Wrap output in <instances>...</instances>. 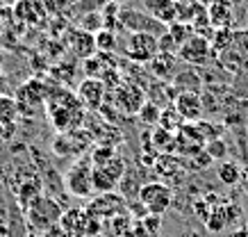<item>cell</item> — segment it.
<instances>
[{"label":"cell","instance_id":"5bb4252c","mask_svg":"<svg viewBox=\"0 0 248 237\" xmlns=\"http://www.w3.org/2000/svg\"><path fill=\"white\" fill-rule=\"evenodd\" d=\"M91 132L87 130H71L64 132L53 142V151H57L60 155H71V153H82L84 148L91 144Z\"/></svg>","mask_w":248,"mask_h":237},{"label":"cell","instance_id":"d590c367","mask_svg":"<svg viewBox=\"0 0 248 237\" xmlns=\"http://www.w3.org/2000/svg\"><path fill=\"white\" fill-rule=\"evenodd\" d=\"M230 44H232V30H230V28L214 30V48H217V50H226Z\"/></svg>","mask_w":248,"mask_h":237},{"label":"cell","instance_id":"7c38bea8","mask_svg":"<svg viewBox=\"0 0 248 237\" xmlns=\"http://www.w3.org/2000/svg\"><path fill=\"white\" fill-rule=\"evenodd\" d=\"M173 110L182 116L185 123H198L201 116H203V100L196 92H189V89H182L175 100H173Z\"/></svg>","mask_w":248,"mask_h":237},{"label":"cell","instance_id":"3957f363","mask_svg":"<svg viewBox=\"0 0 248 237\" xmlns=\"http://www.w3.org/2000/svg\"><path fill=\"white\" fill-rule=\"evenodd\" d=\"M137 201L141 203L143 212L162 217L171 207V201H173L171 187L164 183H143L139 187V191H137Z\"/></svg>","mask_w":248,"mask_h":237},{"label":"cell","instance_id":"d4e9b609","mask_svg":"<svg viewBox=\"0 0 248 237\" xmlns=\"http://www.w3.org/2000/svg\"><path fill=\"white\" fill-rule=\"evenodd\" d=\"M18 116H21V112H18L14 96L0 94V123H16Z\"/></svg>","mask_w":248,"mask_h":237},{"label":"cell","instance_id":"60d3db41","mask_svg":"<svg viewBox=\"0 0 248 237\" xmlns=\"http://www.w3.org/2000/svg\"><path fill=\"white\" fill-rule=\"evenodd\" d=\"M121 237H135V235H132V230H128V233H125V235H121Z\"/></svg>","mask_w":248,"mask_h":237},{"label":"cell","instance_id":"8992f818","mask_svg":"<svg viewBox=\"0 0 248 237\" xmlns=\"http://www.w3.org/2000/svg\"><path fill=\"white\" fill-rule=\"evenodd\" d=\"M114 110L123 114H139V110L146 105V89L139 87L135 80H123L112 94Z\"/></svg>","mask_w":248,"mask_h":237},{"label":"cell","instance_id":"d6986e66","mask_svg":"<svg viewBox=\"0 0 248 237\" xmlns=\"http://www.w3.org/2000/svg\"><path fill=\"white\" fill-rule=\"evenodd\" d=\"M87 219H89V214L84 212V207H71V210H64V212H62L60 226L66 230L71 237H84Z\"/></svg>","mask_w":248,"mask_h":237},{"label":"cell","instance_id":"ac0fdd59","mask_svg":"<svg viewBox=\"0 0 248 237\" xmlns=\"http://www.w3.org/2000/svg\"><path fill=\"white\" fill-rule=\"evenodd\" d=\"M207 21L214 30L230 28L232 23V2L230 0H210L207 5Z\"/></svg>","mask_w":248,"mask_h":237},{"label":"cell","instance_id":"d6a6232c","mask_svg":"<svg viewBox=\"0 0 248 237\" xmlns=\"http://www.w3.org/2000/svg\"><path fill=\"white\" fill-rule=\"evenodd\" d=\"M226 226H228V221H226V214H223V205L217 207V210L210 214V219L205 221V228L210 230V233H221Z\"/></svg>","mask_w":248,"mask_h":237},{"label":"cell","instance_id":"ab89813d","mask_svg":"<svg viewBox=\"0 0 248 237\" xmlns=\"http://www.w3.org/2000/svg\"><path fill=\"white\" fill-rule=\"evenodd\" d=\"M232 237H248V226H241V228H237L232 233Z\"/></svg>","mask_w":248,"mask_h":237},{"label":"cell","instance_id":"5b68a950","mask_svg":"<svg viewBox=\"0 0 248 237\" xmlns=\"http://www.w3.org/2000/svg\"><path fill=\"white\" fill-rule=\"evenodd\" d=\"M50 84H46L44 80H37V78H30L28 82H23L18 89H16V105H18V112L21 114H34V110L41 105H46V98L50 94Z\"/></svg>","mask_w":248,"mask_h":237},{"label":"cell","instance_id":"7402d4cb","mask_svg":"<svg viewBox=\"0 0 248 237\" xmlns=\"http://www.w3.org/2000/svg\"><path fill=\"white\" fill-rule=\"evenodd\" d=\"M151 146L157 153L175 155V135L162 130V128H155V130H153V137H151Z\"/></svg>","mask_w":248,"mask_h":237},{"label":"cell","instance_id":"603a6c76","mask_svg":"<svg viewBox=\"0 0 248 237\" xmlns=\"http://www.w3.org/2000/svg\"><path fill=\"white\" fill-rule=\"evenodd\" d=\"M151 71L153 76L157 78H171L173 69H175V55H166V53H157L151 62Z\"/></svg>","mask_w":248,"mask_h":237},{"label":"cell","instance_id":"f6af8a7d","mask_svg":"<svg viewBox=\"0 0 248 237\" xmlns=\"http://www.w3.org/2000/svg\"><path fill=\"white\" fill-rule=\"evenodd\" d=\"M39 237H41V235H39Z\"/></svg>","mask_w":248,"mask_h":237},{"label":"cell","instance_id":"1f68e13d","mask_svg":"<svg viewBox=\"0 0 248 237\" xmlns=\"http://www.w3.org/2000/svg\"><path fill=\"white\" fill-rule=\"evenodd\" d=\"M159 114H162V107H157L155 103H151V100H146V105L139 110V119H141L146 126H157Z\"/></svg>","mask_w":248,"mask_h":237},{"label":"cell","instance_id":"484cf974","mask_svg":"<svg viewBox=\"0 0 248 237\" xmlns=\"http://www.w3.org/2000/svg\"><path fill=\"white\" fill-rule=\"evenodd\" d=\"M218 180L223 185H239V176H241V167L232 160H223L218 164Z\"/></svg>","mask_w":248,"mask_h":237},{"label":"cell","instance_id":"ee69618b","mask_svg":"<svg viewBox=\"0 0 248 237\" xmlns=\"http://www.w3.org/2000/svg\"><path fill=\"white\" fill-rule=\"evenodd\" d=\"M230 2H234V0H230Z\"/></svg>","mask_w":248,"mask_h":237},{"label":"cell","instance_id":"9a60e30c","mask_svg":"<svg viewBox=\"0 0 248 237\" xmlns=\"http://www.w3.org/2000/svg\"><path fill=\"white\" fill-rule=\"evenodd\" d=\"M14 18L21 21V23H28V25H39L46 21V2L44 0H16L14 5Z\"/></svg>","mask_w":248,"mask_h":237},{"label":"cell","instance_id":"4316f807","mask_svg":"<svg viewBox=\"0 0 248 237\" xmlns=\"http://www.w3.org/2000/svg\"><path fill=\"white\" fill-rule=\"evenodd\" d=\"M93 41H96V53H114L116 46H119L116 32H109V30L96 32V34H93Z\"/></svg>","mask_w":248,"mask_h":237},{"label":"cell","instance_id":"e0dca14e","mask_svg":"<svg viewBox=\"0 0 248 237\" xmlns=\"http://www.w3.org/2000/svg\"><path fill=\"white\" fill-rule=\"evenodd\" d=\"M143 9L166 28L178 21V0H143Z\"/></svg>","mask_w":248,"mask_h":237},{"label":"cell","instance_id":"ffe728a7","mask_svg":"<svg viewBox=\"0 0 248 237\" xmlns=\"http://www.w3.org/2000/svg\"><path fill=\"white\" fill-rule=\"evenodd\" d=\"M132 235L135 237H159L162 233V217L155 214H143L141 219L132 221Z\"/></svg>","mask_w":248,"mask_h":237},{"label":"cell","instance_id":"44dd1931","mask_svg":"<svg viewBox=\"0 0 248 237\" xmlns=\"http://www.w3.org/2000/svg\"><path fill=\"white\" fill-rule=\"evenodd\" d=\"M180 169H182V160L178 158V155H164V153H159L157 160H155V164H153V171H155L157 176H162V178L175 176Z\"/></svg>","mask_w":248,"mask_h":237},{"label":"cell","instance_id":"2e32d148","mask_svg":"<svg viewBox=\"0 0 248 237\" xmlns=\"http://www.w3.org/2000/svg\"><path fill=\"white\" fill-rule=\"evenodd\" d=\"M66 46H68V50L76 55V57H80V60H89V57L96 55V41H93V34L80 30V28L68 30Z\"/></svg>","mask_w":248,"mask_h":237},{"label":"cell","instance_id":"cb8c5ba5","mask_svg":"<svg viewBox=\"0 0 248 237\" xmlns=\"http://www.w3.org/2000/svg\"><path fill=\"white\" fill-rule=\"evenodd\" d=\"M182 126H185V121H182V116L173 110V105L162 107V114H159L157 128H162V130H166V132H171V135H178Z\"/></svg>","mask_w":248,"mask_h":237},{"label":"cell","instance_id":"f35d334b","mask_svg":"<svg viewBox=\"0 0 248 237\" xmlns=\"http://www.w3.org/2000/svg\"><path fill=\"white\" fill-rule=\"evenodd\" d=\"M239 185H241V190L248 191V164L244 169H241V176H239Z\"/></svg>","mask_w":248,"mask_h":237},{"label":"cell","instance_id":"277c9868","mask_svg":"<svg viewBox=\"0 0 248 237\" xmlns=\"http://www.w3.org/2000/svg\"><path fill=\"white\" fill-rule=\"evenodd\" d=\"M84 212L98 219V221H107V219H114L119 214H128L130 205L123 194H116V191H107V194H98L89 201V205L84 207Z\"/></svg>","mask_w":248,"mask_h":237},{"label":"cell","instance_id":"6da1fadb","mask_svg":"<svg viewBox=\"0 0 248 237\" xmlns=\"http://www.w3.org/2000/svg\"><path fill=\"white\" fill-rule=\"evenodd\" d=\"M46 112L50 116V123L55 126V130H60V135L80 130V126L84 121V107L80 105L76 94L68 92V89H62V87L50 89L48 98H46Z\"/></svg>","mask_w":248,"mask_h":237},{"label":"cell","instance_id":"8d00e7d4","mask_svg":"<svg viewBox=\"0 0 248 237\" xmlns=\"http://www.w3.org/2000/svg\"><path fill=\"white\" fill-rule=\"evenodd\" d=\"M18 130L16 123H0V142H12Z\"/></svg>","mask_w":248,"mask_h":237},{"label":"cell","instance_id":"7a4b0ae2","mask_svg":"<svg viewBox=\"0 0 248 237\" xmlns=\"http://www.w3.org/2000/svg\"><path fill=\"white\" fill-rule=\"evenodd\" d=\"M62 205L57 201L48 199V196H41L39 194L34 201L28 203L25 207V217H28V223H30L32 230L37 233H46L48 228H53L55 223H60V217H62Z\"/></svg>","mask_w":248,"mask_h":237},{"label":"cell","instance_id":"8fae6325","mask_svg":"<svg viewBox=\"0 0 248 237\" xmlns=\"http://www.w3.org/2000/svg\"><path fill=\"white\" fill-rule=\"evenodd\" d=\"M105 96H107L105 84L100 82V80H93V78L82 80L80 87H78V94H76V98L80 100V105H82L84 110H91V112H98L100 107L105 105Z\"/></svg>","mask_w":248,"mask_h":237},{"label":"cell","instance_id":"52a82bcc","mask_svg":"<svg viewBox=\"0 0 248 237\" xmlns=\"http://www.w3.org/2000/svg\"><path fill=\"white\" fill-rule=\"evenodd\" d=\"M123 176H125V160L116 155L112 162L91 169V187L96 194H107V191H114Z\"/></svg>","mask_w":248,"mask_h":237},{"label":"cell","instance_id":"ba28073f","mask_svg":"<svg viewBox=\"0 0 248 237\" xmlns=\"http://www.w3.org/2000/svg\"><path fill=\"white\" fill-rule=\"evenodd\" d=\"M121 28L130 30V34H153V37H162L166 32V25L155 21L153 16H148L146 12L139 9H121L119 14Z\"/></svg>","mask_w":248,"mask_h":237},{"label":"cell","instance_id":"f546056e","mask_svg":"<svg viewBox=\"0 0 248 237\" xmlns=\"http://www.w3.org/2000/svg\"><path fill=\"white\" fill-rule=\"evenodd\" d=\"M166 32H169V34H171V39L178 44V50H180V46L187 41L189 37H194V34H196V32L191 30L187 23H178V21L169 25V28H166Z\"/></svg>","mask_w":248,"mask_h":237},{"label":"cell","instance_id":"74e56055","mask_svg":"<svg viewBox=\"0 0 248 237\" xmlns=\"http://www.w3.org/2000/svg\"><path fill=\"white\" fill-rule=\"evenodd\" d=\"M41 237H71V235H68L66 230L62 228L60 223H55L53 228H48V230H46V233H44V235H41Z\"/></svg>","mask_w":248,"mask_h":237},{"label":"cell","instance_id":"7bdbcfd3","mask_svg":"<svg viewBox=\"0 0 248 237\" xmlns=\"http://www.w3.org/2000/svg\"><path fill=\"white\" fill-rule=\"evenodd\" d=\"M30 237H39V235H30Z\"/></svg>","mask_w":248,"mask_h":237},{"label":"cell","instance_id":"b9f144b4","mask_svg":"<svg viewBox=\"0 0 248 237\" xmlns=\"http://www.w3.org/2000/svg\"><path fill=\"white\" fill-rule=\"evenodd\" d=\"M2 7H5V0H0V12H2Z\"/></svg>","mask_w":248,"mask_h":237},{"label":"cell","instance_id":"4fadbf2b","mask_svg":"<svg viewBox=\"0 0 248 237\" xmlns=\"http://www.w3.org/2000/svg\"><path fill=\"white\" fill-rule=\"evenodd\" d=\"M210 50H212L210 39L201 37V34H194V37H189L180 46L178 57L182 62H189V64H205V62L210 60Z\"/></svg>","mask_w":248,"mask_h":237},{"label":"cell","instance_id":"4dcf8cb0","mask_svg":"<svg viewBox=\"0 0 248 237\" xmlns=\"http://www.w3.org/2000/svg\"><path fill=\"white\" fill-rule=\"evenodd\" d=\"M212 164H214V160H212L210 155L205 153V148H203V151H201V153H196V155H191V158H185V160H182V167L191 169V171H201V169H210Z\"/></svg>","mask_w":248,"mask_h":237},{"label":"cell","instance_id":"f1b7e54d","mask_svg":"<svg viewBox=\"0 0 248 237\" xmlns=\"http://www.w3.org/2000/svg\"><path fill=\"white\" fill-rule=\"evenodd\" d=\"M196 126V132L201 135V139H203L205 144H210V142H214V139H221V132H223V126H217V123H210V121H201L194 123Z\"/></svg>","mask_w":248,"mask_h":237},{"label":"cell","instance_id":"9c48e42d","mask_svg":"<svg viewBox=\"0 0 248 237\" xmlns=\"http://www.w3.org/2000/svg\"><path fill=\"white\" fill-rule=\"evenodd\" d=\"M91 169H93V164H91L89 158H80L66 171V190L78 199H91V194H93Z\"/></svg>","mask_w":248,"mask_h":237},{"label":"cell","instance_id":"836d02e7","mask_svg":"<svg viewBox=\"0 0 248 237\" xmlns=\"http://www.w3.org/2000/svg\"><path fill=\"white\" fill-rule=\"evenodd\" d=\"M80 30L91 32V34H96V32L103 30V16H100V12H91V14H84Z\"/></svg>","mask_w":248,"mask_h":237},{"label":"cell","instance_id":"30bf717a","mask_svg":"<svg viewBox=\"0 0 248 237\" xmlns=\"http://www.w3.org/2000/svg\"><path fill=\"white\" fill-rule=\"evenodd\" d=\"M159 53L157 37L153 34H130L125 41V57L135 64H146Z\"/></svg>","mask_w":248,"mask_h":237},{"label":"cell","instance_id":"e575fe53","mask_svg":"<svg viewBox=\"0 0 248 237\" xmlns=\"http://www.w3.org/2000/svg\"><path fill=\"white\" fill-rule=\"evenodd\" d=\"M205 153L210 155L212 160L217 162V160H226V155H228V146L223 139H214V142H210V144H205Z\"/></svg>","mask_w":248,"mask_h":237},{"label":"cell","instance_id":"83f0119b","mask_svg":"<svg viewBox=\"0 0 248 237\" xmlns=\"http://www.w3.org/2000/svg\"><path fill=\"white\" fill-rule=\"evenodd\" d=\"M116 148H114V144H100L96 146L93 151H91V164L93 167H103V164H107V162H112L114 158H116Z\"/></svg>","mask_w":248,"mask_h":237}]
</instances>
